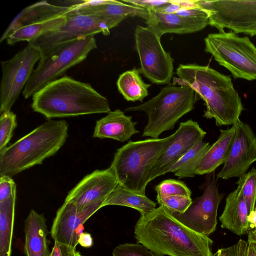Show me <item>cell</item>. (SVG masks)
<instances>
[{"label": "cell", "mask_w": 256, "mask_h": 256, "mask_svg": "<svg viewBox=\"0 0 256 256\" xmlns=\"http://www.w3.org/2000/svg\"><path fill=\"white\" fill-rule=\"evenodd\" d=\"M134 234L137 243L159 256H214L212 239L186 226L163 206L140 215Z\"/></svg>", "instance_id": "cell-1"}, {"label": "cell", "mask_w": 256, "mask_h": 256, "mask_svg": "<svg viewBox=\"0 0 256 256\" xmlns=\"http://www.w3.org/2000/svg\"><path fill=\"white\" fill-rule=\"evenodd\" d=\"M172 84L190 87L204 102V116L214 118L217 126L234 125L244 110L240 97L230 76L208 66L180 64Z\"/></svg>", "instance_id": "cell-2"}, {"label": "cell", "mask_w": 256, "mask_h": 256, "mask_svg": "<svg viewBox=\"0 0 256 256\" xmlns=\"http://www.w3.org/2000/svg\"><path fill=\"white\" fill-rule=\"evenodd\" d=\"M32 108L49 119L111 111L108 99L89 84L68 76L56 80L36 93Z\"/></svg>", "instance_id": "cell-3"}, {"label": "cell", "mask_w": 256, "mask_h": 256, "mask_svg": "<svg viewBox=\"0 0 256 256\" xmlns=\"http://www.w3.org/2000/svg\"><path fill=\"white\" fill-rule=\"evenodd\" d=\"M68 126L50 120L0 151V176H12L56 154L65 143Z\"/></svg>", "instance_id": "cell-4"}, {"label": "cell", "mask_w": 256, "mask_h": 256, "mask_svg": "<svg viewBox=\"0 0 256 256\" xmlns=\"http://www.w3.org/2000/svg\"><path fill=\"white\" fill-rule=\"evenodd\" d=\"M172 136L130 141L118 148L110 168L118 184L132 192L146 194L151 169Z\"/></svg>", "instance_id": "cell-5"}, {"label": "cell", "mask_w": 256, "mask_h": 256, "mask_svg": "<svg viewBox=\"0 0 256 256\" xmlns=\"http://www.w3.org/2000/svg\"><path fill=\"white\" fill-rule=\"evenodd\" d=\"M198 96L188 86L168 85L150 100L127 108L125 111L145 112L148 122L142 136L158 138L163 132L172 130L182 116L194 108Z\"/></svg>", "instance_id": "cell-6"}, {"label": "cell", "mask_w": 256, "mask_h": 256, "mask_svg": "<svg viewBox=\"0 0 256 256\" xmlns=\"http://www.w3.org/2000/svg\"><path fill=\"white\" fill-rule=\"evenodd\" d=\"M97 48L94 36L78 38L57 47L42 56L22 92L25 98L33 96L71 67L84 60Z\"/></svg>", "instance_id": "cell-7"}, {"label": "cell", "mask_w": 256, "mask_h": 256, "mask_svg": "<svg viewBox=\"0 0 256 256\" xmlns=\"http://www.w3.org/2000/svg\"><path fill=\"white\" fill-rule=\"evenodd\" d=\"M204 42L205 52L234 78L256 80V46L248 36L223 32L208 34Z\"/></svg>", "instance_id": "cell-8"}, {"label": "cell", "mask_w": 256, "mask_h": 256, "mask_svg": "<svg viewBox=\"0 0 256 256\" xmlns=\"http://www.w3.org/2000/svg\"><path fill=\"white\" fill-rule=\"evenodd\" d=\"M66 14V20L62 24L28 43L37 48L42 56L57 47L80 38L98 33L108 36L111 28L122 21L117 18L83 14L72 8Z\"/></svg>", "instance_id": "cell-9"}, {"label": "cell", "mask_w": 256, "mask_h": 256, "mask_svg": "<svg viewBox=\"0 0 256 256\" xmlns=\"http://www.w3.org/2000/svg\"><path fill=\"white\" fill-rule=\"evenodd\" d=\"M134 36L140 74L152 84H170L174 74V59L164 50L160 37L147 26L140 25L136 26Z\"/></svg>", "instance_id": "cell-10"}, {"label": "cell", "mask_w": 256, "mask_h": 256, "mask_svg": "<svg viewBox=\"0 0 256 256\" xmlns=\"http://www.w3.org/2000/svg\"><path fill=\"white\" fill-rule=\"evenodd\" d=\"M199 7L208 13L209 24L220 32L224 28L236 34L256 36V0H196Z\"/></svg>", "instance_id": "cell-11"}, {"label": "cell", "mask_w": 256, "mask_h": 256, "mask_svg": "<svg viewBox=\"0 0 256 256\" xmlns=\"http://www.w3.org/2000/svg\"><path fill=\"white\" fill-rule=\"evenodd\" d=\"M40 52L30 44L12 58L2 62V76L0 88V112L10 110L32 73Z\"/></svg>", "instance_id": "cell-12"}, {"label": "cell", "mask_w": 256, "mask_h": 256, "mask_svg": "<svg viewBox=\"0 0 256 256\" xmlns=\"http://www.w3.org/2000/svg\"><path fill=\"white\" fill-rule=\"evenodd\" d=\"M217 180L215 172L207 174L202 194L184 213H172L186 226L208 236L216 229L218 210L224 195L219 192Z\"/></svg>", "instance_id": "cell-13"}, {"label": "cell", "mask_w": 256, "mask_h": 256, "mask_svg": "<svg viewBox=\"0 0 256 256\" xmlns=\"http://www.w3.org/2000/svg\"><path fill=\"white\" fill-rule=\"evenodd\" d=\"M234 125L235 136L224 165L216 174L218 179L239 178L256 162V135L248 124L240 120Z\"/></svg>", "instance_id": "cell-14"}, {"label": "cell", "mask_w": 256, "mask_h": 256, "mask_svg": "<svg viewBox=\"0 0 256 256\" xmlns=\"http://www.w3.org/2000/svg\"><path fill=\"white\" fill-rule=\"evenodd\" d=\"M112 169L97 170L85 176L68 193L64 201L73 203L79 210L94 204H104L118 184Z\"/></svg>", "instance_id": "cell-15"}, {"label": "cell", "mask_w": 256, "mask_h": 256, "mask_svg": "<svg viewBox=\"0 0 256 256\" xmlns=\"http://www.w3.org/2000/svg\"><path fill=\"white\" fill-rule=\"evenodd\" d=\"M206 132L198 124L188 120L180 124L172 138L152 166L149 182L166 174V170L180 159L198 142L203 140Z\"/></svg>", "instance_id": "cell-16"}, {"label": "cell", "mask_w": 256, "mask_h": 256, "mask_svg": "<svg viewBox=\"0 0 256 256\" xmlns=\"http://www.w3.org/2000/svg\"><path fill=\"white\" fill-rule=\"evenodd\" d=\"M102 208V204H96L79 210L72 202L64 201L57 210L51 228L50 234L54 242L76 248L78 238L76 233V228Z\"/></svg>", "instance_id": "cell-17"}, {"label": "cell", "mask_w": 256, "mask_h": 256, "mask_svg": "<svg viewBox=\"0 0 256 256\" xmlns=\"http://www.w3.org/2000/svg\"><path fill=\"white\" fill-rule=\"evenodd\" d=\"M148 12L147 27L161 36L168 33L190 34L198 32L209 24L208 18H189L176 13L164 14L146 8Z\"/></svg>", "instance_id": "cell-18"}, {"label": "cell", "mask_w": 256, "mask_h": 256, "mask_svg": "<svg viewBox=\"0 0 256 256\" xmlns=\"http://www.w3.org/2000/svg\"><path fill=\"white\" fill-rule=\"evenodd\" d=\"M136 124L132 120V116H126L124 112L116 109L96 121L93 137L111 138L123 142L140 132L136 128Z\"/></svg>", "instance_id": "cell-19"}, {"label": "cell", "mask_w": 256, "mask_h": 256, "mask_svg": "<svg viewBox=\"0 0 256 256\" xmlns=\"http://www.w3.org/2000/svg\"><path fill=\"white\" fill-rule=\"evenodd\" d=\"M248 215L246 202L237 188L226 198L224 210L219 218L221 227L239 236L248 234L251 230Z\"/></svg>", "instance_id": "cell-20"}, {"label": "cell", "mask_w": 256, "mask_h": 256, "mask_svg": "<svg viewBox=\"0 0 256 256\" xmlns=\"http://www.w3.org/2000/svg\"><path fill=\"white\" fill-rule=\"evenodd\" d=\"M71 10L70 6L50 4L46 1L36 2L20 12L12 20L0 38V42L16 30L26 26L36 24L65 14Z\"/></svg>", "instance_id": "cell-21"}, {"label": "cell", "mask_w": 256, "mask_h": 256, "mask_svg": "<svg viewBox=\"0 0 256 256\" xmlns=\"http://www.w3.org/2000/svg\"><path fill=\"white\" fill-rule=\"evenodd\" d=\"M46 221L43 214L30 210L24 225V253L26 256H50Z\"/></svg>", "instance_id": "cell-22"}, {"label": "cell", "mask_w": 256, "mask_h": 256, "mask_svg": "<svg viewBox=\"0 0 256 256\" xmlns=\"http://www.w3.org/2000/svg\"><path fill=\"white\" fill-rule=\"evenodd\" d=\"M217 140L210 146L202 159L196 174L203 175L215 172L224 164L229 154L236 133L234 125L226 130H220Z\"/></svg>", "instance_id": "cell-23"}, {"label": "cell", "mask_w": 256, "mask_h": 256, "mask_svg": "<svg viewBox=\"0 0 256 256\" xmlns=\"http://www.w3.org/2000/svg\"><path fill=\"white\" fill-rule=\"evenodd\" d=\"M71 8L72 10H76L83 14L117 18L122 20L128 17L135 16L146 20L148 17V12L146 8L118 0L114 3L94 6H76L74 4Z\"/></svg>", "instance_id": "cell-24"}, {"label": "cell", "mask_w": 256, "mask_h": 256, "mask_svg": "<svg viewBox=\"0 0 256 256\" xmlns=\"http://www.w3.org/2000/svg\"><path fill=\"white\" fill-rule=\"evenodd\" d=\"M109 205L131 208L138 211L140 215H144L156 209V204L146 194L135 192L118 184L104 202V206Z\"/></svg>", "instance_id": "cell-25"}, {"label": "cell", "mask_w": 256, "mask_h": 256, "mask_svg": "<svg viewBox=\"0 0 256 256\" xmlns=\"http://www.w3.org/2000/svg\"><path fill=\"white\" fill-rule=\"evenodd\" d=\"M116 86L120 93L127 101L142 102L148 94L150 84L145 83L140 76V68H134L120 75Z\"/></svg>", "instance_id": "cell-26"}, {"label": "cell", "mask_w": 256, "mask_h": 256, "mask_svg": "<svg viewBox=\"0 0 256 256\" xmlns=\"http://www.w3.org/2000/svg\"><path fill=\"white\" fill-rule=\"evenodd\" d=\"M210 144L200 140L196 143L166 173L174 172L178 178H192L196 174V170L204 155L210 147Z\"/></svg>", "instance_id": "cell-27"}, {"label": "cell", "mask_w": 256, "mask_h": 256, "mask_svg": "<svg viewBox=\"0 0 256 256\" xmlns=\"http://www.w3.org/2000/svg\"><path fill=\"white\" fill-rule=\"evenodd\" d=\"M16 194L0 202V256H10Z\"/></svg>", "instance_id": "cell-28"}, {"label": "cell", "mask_w": 256, "mask_h": 256, "mask_svg": "<svg viewBox=\"0 0 256 256\" xmlns=\"http://www.w3.org/2000/svg\"><path fill=\"white\" fill-rule=\"evenodd\" d=\"M66 14L41 22L22 26L14 30L6 38V42L10 45L22 41H26L28 43L42 34L62 24L66 20Z\"/></svg>", "instance_id": "cell-29"}, {"label": "cell", "mask_w": 256, "mask_h": 256, "mask_svg": "<svg viewBox=\"0 0 256 256\" xmlns=\"http://www.w3.org/2000/svg\"><path fill=\"white\" fill-rule=\"evenodd\" d=\"M236 184L246 202L250 215L253 212L256 202V168H253L239 177Z\"/></svg>", "instance_id": "cell-30"}, {"label": "cell", "mask_w": 256, "mask_h": 256, "mask_svg": "<svg viewBox=\"0 0 256 256\" xmlns=\"http://www.w3.org/2000/svg\"><path fill=\"white\" fill-rule=\"evenodd\" d=\"M156 198L172 196H183L191 197L192 192L186 184L180 181L168 179L162 180L156 186Z\"/></svg>", "instance_id": "cell-31"}, {"label": "cell", "mask_w": 256, "mask_h": 256, "mask_svg": "<svg viewBox=\"0 0 256 256\" xmlns=\"http://www.w3.org/2000/svg\"><path fill=\"white\" fill-rule=\"evenodd\" d=\"M16 126V116L13 112L9 110L0 114V151L7 146Z\"/></svg>", "instance_id": "cell-32"}, {"label": "cell", "mask_w": 256, "mask_h": 256, "mask_svg": "<svg viewBox=\"0 0 256 256\" xmlns=\"http://www.w3.org/2000/svg\"><path fill=\"white\" fill-rule=\"evenodd\" d=\"M160 206L166 207L171 213H184L190 206L192 200L191 197L183 196H172L156 198Z\"/></svg>", "instance_id": "cell-33"}, {"label": "cell", "mask_w": 256, "mask_h": 256, "mask_svg": "<svg viewBox=\"0 0 256 256\" xmlns=\"http://www.w3.org/2000/svg\"><path fill=\"white\" fill-rule=\"evenodd\" d=\"M112 254V256H159L144 245L137 242L120 244L114 248Z\"/></svg>", "instance_id": "cell-34"}, {"label": "cell", "mask_w": 256, "mask_h": 256, "mask_svg": "<svg viewBox=\"0 0 256 256\" xmlns=\"http://www.w3.org/2000/svg\"><path fill=\"white\" fill-rule=\"evenodd\" d=\"M248 243L242 239L234 244L218 250L216 256H248Z\"/></svg>", "instance_id": "cell-35"}, {"label": "cell", "mask_w": 256, "mask_h": 256, "mask_svg": "<svg viewBox=\"0 0 256 256\" xmlns=\"http://www.w3.org/2000/svg\"><path fill=\"white\" fill-rule=\"evenodd\" d=\"M16 193V184L12 177L0 176V202H4Z\"/></svg>", "instance_id": "cell-36"}, {"label": "cell", "mask_w": 256, "mask_h": 256, "mask_svg": "<svg viewBox=\"0 0 256 256\" xmlns=\"http://www.w3.org/2000/svg\"><path fill=\"white\" fill-rule=\"evenodd\" d=\"M76 248L56 242L49 256H76Z\"/></svg>", "instance_id": "cell-37"}, {"label": "cell", "mask_w": 256, "mask_h": 256, "mask_svg": "<svg viewBox=\"0 0 256 256\" xmlns=\"http://www.w3.org/2000/svg\"><path fill=\"white\" fill-rule=\"evenodd\" d=\"M168 0H121V2L145 8H154L167 3Z\"/></svg>", "instance_id": "cell-38"}, {"label": "cell", "mask_w": 256, "mask_h": 256, "mask_svg": "<svg viewBox=\"0 0 256 256\" xmlns=\"http://www.w3.org/2000/svg\"><path fill=\"white\" fill-rule=\"evenodd\" d=\"M176 14L180 16L189 18H208V12L200 7L180 10Z\"/></svg>", "instance_id": "cell-39"}, {"label": "cell", "mask_w": 256, "mask_h": 256, "mask_svg": "<svg viewBox=\"0 0 256 256\" xmlns=\"http://www.w3.org/2000/svg\"><path fill=\"white\" fill-rule=\"evenodd\" d=\"M152 9L164 14L176 13L178 10H182L181 6L174 0H169L167 3Z\"/></svg>", "instance_id": "cell-40"}, {"label": "cell", "mask_w": 256, "mask_h": 256, "mask_svg": "<svg viewBox=\"0 0 256 256\" xmlns=\"http://www.w3.org/2000/svg\"><path fill=\"white\" fill-rule=\"evenodd\" d=\"M94 242L91 234L86 232H84L78 236V244L86 248H90L93 245Z\"/></svg>", "instance_id": "cell-41"}, {"label": "cell", "mask_w": 256, "mask_h": 256, "mask_svg": "<svg viewBox=\"0 0 256 256\" xmlns=\"http://www.w3.org/2000/svg\"><path fill=\"white\" fill-rule=\"evenodd\" d=\"M250 226L251 230H253L256 226V202L254 210L252 214L248 216Z\"/></svg>", "instance_id": "cell-42"}, {"label": "cell", "mask_w": 256, "mask_h": 256, "mask_svg": "<svg viewBox=\"0 0 256 256\" xmlns=\"http://www.w3.org/2000/svg\"><path fill=\"white\" fill-rule=\"evenodd\" d=\"M247 241L248 243V256H256V246L255 244L248 239Z\"/></svg>", "instance_id": "cell-43"}, {"label": "cell", "mask_w": 256, "mask_h": 256, "mask_svg": "<svg viewBox=\"0 0 256 256\" xmlns=\"http://www.w3.org/2000/svg\"><path fill=\"white\" fill-rule=\"evenodd\" d=\"M248 239L252 242L256 246V235L253 232L252 230H251L248 234Z\"/></svg>", "instance_id": "cell-44"}, {"label": "cell", "mask_w": 256, "mask_h": 256, "mask_svg": "<svg viewBox=\"0 0 256 256\" xmlns=\"http://www.w3.org/2000/svg\"><path fill=\"white\" fill-rule=\"evenodd\" d=\"M76 256H84L78 252H76Z\"/></svg>", "instance_id": "cell-45"}, {"label": "cell", "mask_w": 256, "mask_h": 256, "mask_svg": "<svg viewBox=\"0 0 256 256\" xmlns=\"http://www.w3.org/2000/svg\"><path fill=\"white\" fill-rule=\"evenodd\" d=\"M252 230L253 232L254 233V234L256 235V226Z\"/></svg>", "instance_id": "cell-46"}]
</instances>
